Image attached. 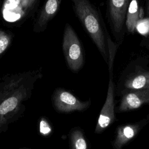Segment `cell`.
<instances>
[{"label": "cell", "mask_w": 149, "mask_h": 149, "mask_svg": "<svg viewBox=\"0 0 149 149\" xmlns=\"http://www.w3.org/2000/svg\"><path fill=\"white\" fill-rule=\"evenodd\" d=\"M71 2L76 16L107 64V39L110 35L100 11L90 0Z\"/></svg>", "instance_id": "obj_1"}, {"label": "cell", "mask_w": 149, "mask_h": 149, "mask_svg": "<svg viewBox=\"0 0 149 149\" xmlns=\"http://www.w3.org/2000/svg\"><path fill=\"white\" fill-rule=\"evenodd\" d=\"M118 86L122 93L149 88V56L130 61L120 73Z\"/></svg>", "instance_id": "obj_2"}, {"label": "cell", "mask_w": 149, "mask_h": 149, "mask_svg": "<svg viewBox=\"0 0 149 149\" xmlns=\"http://www.w3.org/2000/svg\"><path fill=\"white\" fill-rule=\"evenodd\" d=\"M41 0H3L1 16L6 23L18 26L37 12Z\"/></svg>", "instance_id": "obj_3"}, {"label": "cell", "mask_w": 149, "mask_h": 149, "mask_svg": "<svg viewBox=\"0 0 149 149\" xmlns=\"http://www.w3.org/2000/svg\"><path fill=\"white\" fill-rule=\"evenodd\" d=\"M62 50L68 68L74 73L78 72L84 64V52L77 34L68 23L64 27Z\"/></svg>", "instance_id": "obj_4"}, {"label": "cell", "mask_w": 149, "mask_h": 149, "mask_svg": "<svg viewBox=\"0 0 149 149\" xmlns=\"http://www.w3.org/2000/svg\"><path fill=\"white\" fill-rule=\"evenodd\" d=\"M132 0H107L106 17L115 41L120 45L125 31L127 9Z\"/></svg>", "instance_id": "obj_5"}, {"label": "cell", "mask_w": 149, "mask_h": 149, "mask_svg": "<svg viewBox=\"0 0 149 149\" xmlns=\"http://www.w3.org/2000/svg\"><path fill=\"white\" fill-rule=\"evenodd\" d=\"M114 94L115 85L113 77V74H111L109 77L108 88L106 100L101 111L95 128V132L97 133L102 132L114 121Z\"/></svg>", "instance_id": "obj_6"}, {"label": "cell", "mask_w": 149, "mask_h": 149, "mask_svg": "<svg viewBox=\"0 0 149 149\" xmlns=\"http://www.w3.org/2000/svg\"><path fill=\"white\" fill-rule=\"evenodd\" d=\"M52 99L56 108L63 112L81 111L86 108L90 104L88 101H80L70 92L62 88L56 89L52 95Z\"/></svg>", "instance_id": "obj_7"}, {"label": "cell", "mask_w": 149, "mask_h": 149, "mask_svg": "<svg viewBox=\"0 0 149 149\" xmlns=\"http://www.w3.org/2000/svg\"><path fill=\"white\" fill-rule=\"evenodd\" d=\"M62 0H46L40 9L34 23L33 30L36 33L44 31L49 22L58 13Z\"/></svg>", "instance_id": "obj_8"}, {"label": "cell", "mask_w": 149, "mask_h": 149, "mask_svg": "<svg viewBox=\"0 0 149 149\" xmlns=\"http://www.w3.org/2000/svg\"><path fill=\"white\" fill-rule=\"evenodd\" d=\"M148 103H149V88L129 91L123 94L118 111L125 112L135 109Z\"/></svg>", "instance_id": "obj_9"}, {"label": "cell", "mask_w": 149, "mask_h": 149, "mask_svg": "<svg viewBox=\"0 0 149 149\" xmlns=\"http://www.w3.org/2000/svg\"><path fill=\"white\" fill-rule=\"evenodd\" d=\"M145 17L144 8L141 0H132L126 14L125 28L129 33H134L139 22Z\"/></svg>", "instance_id": "obj_10"}, {"label": "cell", "mask_w": 149, "mask_h": 149, "mask_svg": "<svg viewBox=\"0 0 149 149\" xmlns=\"http://www.w3.org/2000/svg\"><path fill=\"white\" fill-rule=\"evenodd\" d=\"M139 125H127L119 126L117 129L116 138L113 143L115 149H121L132 139L139 130Z\"/></svg>", "instance_id": "obj_11"}, {"label": "cell", "mask_w": 149, "mask_h": 149, "mask_svg": "<svg viewBox=\"0 0 149 149\" xmlns=\"http://www.w3.org/2000/svg\"><path fill=\"white\" fill-rule=\"evenodd\" d=\"M70 138L72 149H87L86 141L80 130L73 131L71 134Z\"/></svg>", "instance_id": "obj_12"}, {"label": "cell", "mask_w": 149, "mask_h": 149, "mask_svg": "<svg viewBox=\"0 0 149 149\" xmlns=\"http://www.w3.org/2000/svg\"><path fill=\"white\" fill-rule=\"evenodd\" d=\"M13 35L9 31L0 29V56H1L10 45Z\"/></svg>", "instance_id": "obj_13"}, {"label": "cell", "mask_w": 149, "mask_h": 149, "mask_svg": "<svg viewBox=\"0 0 149 149\" xmlns=\"http://www.w3.org/2000/svg\"><path fill=\"white\" fill-rule=\"evenodd\" d=\"M136 31H137L143 36L149 34V17H145L139 22Z\"/></svg>", "instance_id": "obj_14"}, {"label": "cell", "mask_w": 149, "mask_h": 149, "mask_svg": "<svg viewBox=\"0 0 149 149\" xmlns=\"http://www.w3.org/2000/svg\"><path fill=\"white\" fill-rule=\"evenodd\" d=\"M40 132L44 134H48L50 132V128L49 125L45 121L42 120L40 123Z\"/></svg>", "instance_id": "obj_15"}, {"label": "cell", "mask_w": 149, "mask_h": 149, "mask_svg": "<svg viewBox=\"0 0 149 149\" xmlns=\"http://www.w3.org/2000/svg\"><path fill=\"white\" fill-rule=\"evenodd\" d=\"M140 45L146 48L149 51V34L143 37L140 42Z\"/></svg>", "instance_id": "obj_16"}, {"label": "cell", "mask_w": 149, "mask_h": 149, "mask_svg": "<svg viewBox=\"0 0 149 149\" xmlns=\"http://www.w3.org/2000/svg\"><path fill=\"white\" fill-rule=\"evenodd\" d=\"M144 12H145V17H149V0H146Z\"/></svg>", "instance_id": "obj_17"}, {"label": "cell", "mask_w": 149, "mask_h": 149, "mask_svg": "<svg viewBox=\"0 0 149 149\" xmlns=\"http://www.w3.org/2000/svg\"><path fill=\"white\" fill-rule=\"evenodd\" d=\"M2 1H2V0H0V8L1 7V6H2Z\"/></svg>", "instance_id": "obj_18"}]
</instances>
